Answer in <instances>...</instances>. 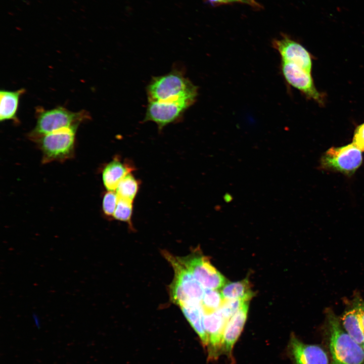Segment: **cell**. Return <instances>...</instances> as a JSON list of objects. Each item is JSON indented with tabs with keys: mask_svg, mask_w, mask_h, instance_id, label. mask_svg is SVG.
Returning <instances> with one entry per match:
<instances>
[{
	"mask_svg": "<svg viewBox=\"0 0 364 364\" xmlns=\"http://www.w3.org/2000/svg\"><path fill=\"white\" fill-rule=\"evenodd\" d=\"M249 6L255 9H260L262 6L260 4L257 3L255 0H246Z\"/></svg>",
	"mask_w": 364,
	"mask_h": 364,
	"instance_id": "cell-22",
	"label": "cell"
},
{
	"mask_svg": "<svg viewBox=\"0 0 364 364\" xmlns=\"http://www.w3.org/2000/svg\"><path fill=\"white\" fill-rule=\"evenodd\" d=\"M118 201L115 191L107 192L104 194L102 200V209L105 215L113 217Z\"/></svg>",
	"mask_w": 364,
	"mask_h": 364,
	"instance_id": "cell-18",
	"label": "cell"
},
{
	"mask_svg": "<svg viewBox=\"0 0 364 364\" xmlns=\"http://www.w3.org/2000/svg\"><path fill=\"white\" fill-rule=\"evenodd\" d=\"M78 126L73 125L53 131L34 141L42 152L43 164L64 161L72 156Z\"/></svg>",
	"mask_w": 364,
	"mask_h": 364,
	"instance_id": "cell-4",
	"label": "cell"
},
{
	"mask_svg": "<svg viewBox=\"0 0 364 364\" xmlns=\"http://www.w3.org/2000/svg\"><path fill=\"white\" fill-rule=\"evenodd\" d=\"M148 101H187L193 104L198 96V87L182 72L174 69L153 77L147 86Z\"/></svg>",
	"mask_w": 364,
	"mask_h": 364,
	"instance_id": "cell-1",
	"label": "cell"
},
{
	"mask_svg": "<svg viewBox=\"0 0 364 364\" xmlns=\"http://www.w3.org/2000/svg\"><path fill=\"white\" fill-rule=\"evenodd\" d=\"M36 123L29 133L28 137L35 141L40 137L53 131L79 124L90 116L84 110L72 112L62 106L46 110L37 107L35 111Z\"/></svg>",
	"mask_w": 364,
	"mask_h": 364,
	"instance_id": "cell-3",
	"label": "cell"
},
{
	"mask_svg": "<svg viewBox=\"0 0 364 364\" xmlns=\"http://www.w3.org/2000/svg\"><path fill=\"white\" fill-rule=\"evenodd\" d=\"M180 258L204 287L219 290L227 283L225 278L198 249H195L187 256L180 257Z\"/></svg>",
	"mask_w": 364,
	"mask_h": 364,
	"instance_id": "cell-5",
	"label": "cell"
},
{
	"mask_svg": "<svg viewBox=\"0 0 364 364\" xmlns=\"http://www.w3.org/2000/svg\"><path fill=\"white\" fill-rule=\"evenodd\" d=\"M363 348L364 349V340H363Z\"/></svg>",
	"mask_w": 364,
	"mask_h": 364,
	"instance_id": "cell-24",
	"label": "cell"
},
{
	"mask_svg": "<svg viewBox=\"0 0 364 364\" xmlns=\"http://www.w3.org/2000/svg\"><path fill=\"white\" fill-rule=\"evenodd\" d=\"M247 301L240 299H225L219 310L227 319L229 320Z\"/></svg>",
	"mask_w": 364,
	"mask_h": 364,
	"instance_id": "cell-19",
	"label": "cell"
},
{
	"mask_svg": "<svg viewBox=\"0 0 364 364\" xmlns=\"http://www.w3.org/2000/svg\"><path fill=\"white\" fill-rule=\"evenodd\" d=\"M362 323H363V325L364 327V310H363V315H362Z\"/></svg>",
	"mask_w": 364,
	"mask_h": 364,
	"instance_id": "cell-23",
	"label": "cell"
},
{
	"mask_svg": "<svg viewBox=\"0 0 364 364\" xmlns=\"http://www.w3.org/2000/svg\"><path fill=\"white\" fill-rule=\"evenodd\" d=\"M134 170L133 165L127 161H122L118 157H114L104 168L102 180L107 191H115L121 180Z\"/></svg>",
	"mask_w": 364,
	"mask_h": 364,
	"instance_id": "cell-12",
	"label": "cell"
},
{
	"mask_svg": "<svg viewBox=\"0 0 364 364\" xmlns=\"http://www.w3.org/2000/svg\"><path fill=\"white\" fill-rule=\"evenodd\" d=\"M331 364H364V349L342 328L333 311H327Z\"/></svg>",
	"mask_w": 364,
	"mask_h": 364,
	"instance_id": "cell-2",
	"label": "cell"
},
{
	"mask_svg": "<svg viewBox=\"0 0 364 364\" xmlns=\"http://www.w3.org/2000/svg\"><path fill=\"white\" fill-rule=\"evenodd\" d=\"M361 151L353 143L341 147H332L321 158V165L326 169L345 174H352L361 165Z\"/></svg>",
	"mask_w": 364,
	"mask_h": 364,
	"instance_id": "cell-6",
	"label": "cell"
},
{
	"mask_svg": "<svg viewBox=\"0 0 364 364\" xmlns=\"http://www.w3.org/2000/svg\"><path fill=\"white\" fill-rule=\"evenodd\" d=\"M359 150L364 151V123L355 130L352 143Z\"/></svg>",
	"mask_w": 364,
	"mask_h": 364,
	"instance_id": "cell-20",
	"label": "cell"
},
{
	"mask_svg": "<svg viewBox=\"0 0 364 364\" xmlns=\"http://www.w3.org/2000/svg\"><path fill=\"white\" fill-rule=\"evenodd\" d=\"M220 291L225 299H240L249 301L254 296L251 284L247 278L239 281L226 283Z\"/></svg>",
	"mask_w": 364,
	"mask_h": 364,
	"instance_id": "cell-15",
	"label": "cell"
},
{
	"mask_svg": "<svg viewBox=\"0 0 364 364\" xmlns=\"http://www.w3.org/2000/svg\"><path fill=\"white\" fill-rule=\"evenodd\" d=\"M292 364H331L326 351L321 346L302 342L293 333L287 346Z\"/></svg>",
	"mask_w": 364,
	"mask_h": 364,
	"instance_id": "cell-8",
	"label": "cell"
},
{
	"mask_svg": "<svg viewBox=\"0 0 364 364\" xmlns=\"http://www.w3.org/2000/svg\"><path fill=\"white\" fill-rule=\"evenodd\" d=\"M133 202L118 198V203L113 217L116 220L131 225Z\"/></svg>",
	"mask_w": 364,
	"mask_h": 364,
	"instance_id": "cell-17",
	"label": "cell"
},
{
	"mask_svg": "<svg viewBox=\"0 0 364 364\" xmlns=\"http://www.w3.org/2000/svg\"><path fill=\"white\" fill-rule=\"evenodd\" d=\"M272 47L279 53L281 61L291 63L311 73L312 61L308 52L301 44L284 33L274 38Z\"/></svg>",
	"mask_w": 364,
	"mask_h": 364,
	"instance_id": "cell-9",
	"label": "cell"
},
{
	"mask_svg": "<svg viewBox=\"0 0 364 364\" xmlns=\"http://www.w3.org/2000/svg\"><path fill=\"white\" fill-rule=\"evenodd\" d=\"M249 301L244 303L242 307L229 319L223 333L221 354L226 355L231 361H234L233 349L235 344L239 338L245 326L249 309Z\"/></svg>",
	"mask_w": 364,
	"mask_h": 364,
	"instance_id": "cell-11",
	"label": "cell"
},
{
	"mask_svg": "<svg viewBox=\"0 0 364 364\" xmlns=\"http://www.w3.org/2000/svg\"><path fill=\"white\" fill-rule=\"evenodd\" d=\"M193 104L187 101H148L143 121L155 123L161 131L165 126L181 119Z\"/></svg>",
	"mask_w": 364,
	"mask_h": 364,
	"instance_id": "cell-7",
	"label": "cell"
},
{
	"mask_svg": "<svg viewBox=\"0 0 364 364\" xmlns=\"http://www.w3.org/2000/svg\"><path fill=\"white\" fill-rule=\"evenodd\" d=\"M213 6H218L223 5L231 4L234 3H241L248 5L246 0H204Z\"/></svg>",
	"mask_w": 364,
	"mask_h": 364,
	"instance_id": "cell-21",
	"label": "cell"
},
{
	"mask_svg": "<svg viewBox=\"0 0 364 364\" xmlns=\"http://www.w3.org/2000/svg\"><path fill=\"white\" fill-rule=\"evenodd\" d=\"M139 188V181L132 173H130L119 183L115 192L119 198L133 202Z\"/></svg>",
	"mask_w": 364,
	"mask_h": 364,
	"instance_id": "cell-16",
	"label": "cell"
},
{
	"mask_svg": "<svg viewBox=\"0 0 364 364\" xmlns=\"http://www.w3.org/2000/svg\"><path fill=\"white\" fill-rule=\"evenodd\" d=\"M363 310L364 304L355 302L353 307L345 311L341 317L346 332L362 347L364 340Z\"/></svg>",
	"mask_w": 364,
	"mask_h": 364,
	"instance_id": "cell-13",
	"label": "cell"
},
{
	"mask_svg": "<svg viewBox=\"0 0 364 364\" xmlns=\"http://www.w3.org/2000/svg\"><path fill=\"white\" fill-rule=\"evenodd\" d=\"M25 89L16 90L1 89L0 91V121L13 120L19 123L17 116L19 101Z\"/></svg>",
	"mask_w": 364,
	"mask_h": 364,
	"instance_id": "cell-14",
	"label": "cell"
},
{
	"mask_svg": "<svg viewBox=\"0 0 364 364\" xmlns=\"http://www.w3.org/2000/svg\"><path fill=\"white\" fill-rule=\"evenodd\" d=\"M281 72L287 83L308 97L320 102L321 97L315 88L311 73L296 64L281 61Z\"/></svg>",
	"mask_w": 364,
	"mask_h": 364,
	"instance_id": "cell-10",
	"label": "cell"
}]
</instances>
